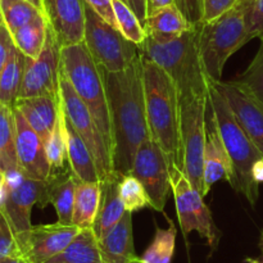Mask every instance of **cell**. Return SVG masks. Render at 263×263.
Returning a JSON list of instances; mask_svg holds the SVG:
<instances>
[{"mask_svg":"<svg viewBox=\"0 0 263 263\" xmlns=\"http://www.w3.org/2000/svg\"><path fill=\"white\" fill-rule=\"evenodd\" d=\"M102 71L112 127L113 171L131 174L139 146L149 136L143 82V55L118 72Z\"/></svg>","mask_w":263,"mask_h":263,"instance_id":"6da1fadb","label":"cell"},{"mask_svg":"<svg viewBox=\"0 0 263 263\" xmlns=\"http://www.w3.org/2000/svg\"><path fill=\"white\" fill-rule=\"evenodd\" d=\"M143 82L149 135L166 153L170 163L181 164L180 95L162 67L143 57Z\"/></svg>","mask_w":263,"mask_h":263,"instance_id":"7a4b0ae2","label":"cell"},{"mask_svg":"<svg viewBox=\"0 0 263 263\" xmlns=\"http://www.w3.org/2000/svg\"><path fill=\"white\" fill-rule=\"evenodd\" d=\"M210 108L225 148L233 164L234 180L231 186L240 193L252 205L258 200V186L252 176L253 164L262 158V153L239 125L225 95L210 80Z\"/></svg>","mask_w":263,"mask_h":263,"instance_id":"3957f363","label":"cell"},{"mask_svg":"<svg viewBox=\"0 0 263 263\" xmlns=\"http://www.w3.org/2000/svg\"><path fill=\"white\" fill-rule=\"evenodd\" d=\"M199 27H192L170 43L159 44L145 37L139 45L144 58L153 61L171 76L179 95L210 91V77L200 55Z\"/></svg>","mask_w":263,"mask_h":263,"instance_id":"277c9868","label":"cell"},{"mask_svg":"<svg viewBox=\"0 0 263 263\" xmlns=\"http://www.w3.org/2000/svg\"><path fill=\"white\" fill-rule=\"evenodd\" d=\"M61 72L86 104L112 154V127L104 80L100 67L95 63L84 41L62 46Z\"/></svg>","mask_w":263,"mask_h":263,"instance_id":"5b68a950","label":"cell"},{"mask_svg":"<svg viewBox=\"0 0 263 263\" xmlns=\"http://www.w3.org/2000/svg\"><path fill=\"white\" fill-rule=\"evenodd\" d=\"M249 0H239L231 9L199 27V49L205 72L212 81H220L223 67L252 35L248 26Z\"/></svg>","mask_w":263,"mask_h":263,"instance_id":"8992f818","label":"cell"},{"mask_svg":"<svg viewBox=\"0 0 263 263\" xmlns=\"http://www.w3.org/2000/svg\"><path fill=\"white\" fill-rule=\"evenodd\" d=\"M208 105L210 91L180 95V168L203 197H205L203 157L207 139L205 115Z\"/></svg>","mask_w":263,"mask_h":263,"instance_id":"52a82bcc","label":"cell"},{"mask_svg":"<svg viewBox=\"0 0 263 263\" xmlns=\"http://www.w3.org/2000/svg\"><path fill=\"white\" fill-rule=\"evenodd\" d=\"M84 43L95 63L107 71L125 69L140 53L139 45L127 40L120 30L105 22L85 2Z\"/></svg>","mask_w":263,"mask_h":263,"instance_id":"ba28073f","label":"cell"},{"mask_svg":"<svg viewBox=\"0 0 263 263\" xmlns=\"http://www.w3.org/2000/svg\"><path fill=\"white\" fill-rule=\"evenodd\" d=\"M171 190L176 202L177 217L185 236L197 231L215 251L221 239V231L212 217L203 195L190 184L189 179L177 164L171 166Z\"/></svg>","mask_w":263,"mask_h":263,"instance_id":"9c48e42d","label":"cell"},{"mask_svg":"<svg viewBox=\"0 0 263 263\" xmlns=\"http://www.w3.org/2000/svg\"><path fill=\"white\" fill-rule=\"evenodd\" d=\"M61 107L66 113L71 125L77 131L82 140L86 143L90 153L94 157L97 163L98 174L100 181H104L113 175L112 154L92 118L91 113L87 109L86 104L77 95L71 82L61 72Z\"/></svg>","mask_w":263,"mask_h":263,"instance_id":"30bf717a","label":"cell"},{"mask_svg":"<svg viewBox=\"0 0 263 263\" xmlns=\"http://www.w3.org/2000/svg\"><path fill=\"white\" fill-rule=\"evenodd\" d=\"M36 204L41 208L49 204L46 180L31 179L21 171L5 175L4 200L0 210L9 221L15 236L31 229V211Z\"/></svg>","mask_w":263,"mask_h":263,"instance_id":"8fae6325","label":"cell"},{"mask_svg":"<svg viewBox=\"0 0 263 263\" xmlns=\"http://www.w3.org/2000/svg\"><path fill=\"white\" fill-rule=\"evenodd\" d=\"M131 175L145 189L151 208L163 212L171 190V163L161 146L151 138L141 143L134 158Z\"/></svg>","mask_w":263,"mask_h":263,"instance_id":"7c38bea8","label":"cell"},{"mask_svg":"<svg viewBox=\"0 0 263 263\" xmlns=\"http://www.w3.org/2000/svg\"><path fill=\"white\" fill-rule=\"evenodd\" d=\"M61 45L48 26L45 45L36 59L26 57L18 99L35 97H51L61 102Z\"/></svg>","mask_w":263,"mask_h":263,"instance_id":"4fadbf2b","label":"cell"},{"mask_svg":"<svg viewBox=\"0 0 263 263\" xmlns=\"http://www.w3.org/2000/svg\"><path fill=\"white\" fill-rule=\"evenodd\" d=\"M81 229L58 222L31 226L17 236L23 256L32 263H48L61 254L76 238Z\"/></svg>","mask_w":263,"mask_h":263,"instance_id":"5bb4252c","label":"cell"},{"mask_svg":"<svg viewBox=\"0 0 263 263\" xmlns=\"http://www.w3.org/2000/svg\"><path fill=\"white\" fill-rule=\"evenodd\" d=\"M212 82L225 95L239 125L263 156V102L236 80Z\"/></svg>","mask_w":263,"mask_h":263,"instance_id":"9a60e30c","label":"cell"},{"mask_svg":"<svg viewBox=\"0 0 263 263\" xmlns=\"http://www.w3.org/2000/svg\"><path fill=\"white\" fill-rule=\"evenodd\" d=\"M41 10L61 48L84 41L85 0H41Z\"/></svg>","mask_w":263,"mask_h":263,"instance_id":"2e32d148","label":"cell"},{"mask_svg":"<svg viewBox=\"0 0 263 263\" xmlns=\"http://www.w3.org/2000/svg\"><path fill=\"white\" fill-rule=\"evenodd\" d=\"M15 120V148L20 171L35 180H48L51 167L46 156L45 144L28 125L22 113L13 107Z\"/></svg>","mask_w":263,"mask_h":263,"instance_id":"e0dca14e","label":"cell"},{"mask_svg":"<svg viewBox=\"0 0 263 263\" xmlns=\"http://www.w3.org/2000/svg\"><path fill=\"white\" fill-rule=\"evenodd\" d=\"M220 180H226L231 185L234 180V171L230 157L211 113V120L207 122V139L203 157V182L205 195Z\"/></svg>","mask_w":263,"mask_h":263,"instance_id":"ac0fdd59","label":"cell"},{"mask_svg":"<svg viewBox=\"0 0 263 263\" xmlns=\"http://www.w3.org/2000/svg\"><path fill=\"white\" fill-rule=\"evenodd\" d=\"M121 176L122 175L113 172L112 176L104 181H100L102 197H100L99 212L92 226V230L98 239L104 238L126 213L125 205L120 195Z\"/></svg>","mask_w":263,"mask_h":263,"instance_id":"d6986e66","label":"cell"},{"mask_svg":"<svg viewBox=\"0 0 263 263\" xmlns=\"http://www.w3.org/2000/svg\"><path fill=\"white\" fill-rule=\"evenodd\" d=\"M99 248L103 263H127L136 257L133 213L126 211L120 222L104 238L99 239Z\"/></svg>","mask_w":263,"mask_h":263,"instance_id":"ffe728a7","label":"cell"},{"mask_svg":"<svg viewBox=\"0 0 263 263\" xmlns=\"http://www.w3.org/2000/svg\"><path fill=\"white\" fill-rule=\"evenodd\" d=\"M192 27L194 26L187 22L176 4L167 5L156 10L146 17L144 23L146 37L159 44L170 43L180 37Z\"/></svg>","mask_w":263,"mask_h":263,"instance_id":"44dd1931","label":"cell"},{"mask_svg":"<svg viewBox=\"0 0 263 263\" xmlns=\"http://www.w3.org/2000/svg\"><path fill=\"white\" fill-rule=\"evenodd\" d=\"M77 180L71 168L51 172L46 180L48 203L53 204L58 221L64 225H72Z\"/></svg>","mask_w":263,"mask_h":263,"instance_id":"7402d4cb","label":"cell"},{"mask_svg":"<svg viewBox=\"0 0 263 263\" xmlns=\"http://www.w3.org/2000/svg\"><path fill=\"white\" fill-rule=\"evenodd\" d=\"M64 126H66L67 159H68L69 168L72 170L74 176L81 181H100L94 157L90 153L86 143L82 140L81 136L71 125L66 113H64Z\"/></svg>","mask_w":263,"mask_h":263,"instance_id":"603a6c76","label":"cell"},{"mask_svg":"<svg viewBox=\"0 0 263 263\" xmlns=\"http://www.w3.org/2000/svg\"><path fill=\"white\" fill-rule=\"evenodd\" d=\"M100 197V181L89 182L77 180L72 223L80 229H92L99 212Z\"/></svg>","mask_w":263,"mask_h":263,"instance_id":"cb8c5ba5","label":"cell"},{"mask_svg":"<svg viewBox=\"0 0 263 263\" xmlns=\"http://www.w3.org/2000/svg\"><path fill=\"white\" fill-rule=\"evenodd\" d=\"M48 263H103L99 239L92 229H81L71 244Z\"/></svg>","mask_w":263,"mask_h":263,"instance_id":"d4e9b609","label":"cell"},{"mask_svg":"<svg viewBox=\"0 0 263 263\" xmlns=\"http://www.w3.org/2000/svg\"><path fill=\"white\" fill-rule=\"evenodd\" d=\"M0 170L8 175L20 171L15 148V120L13 107L0 103Z\"/></svg>","mask_w":263,"mask_h":263,"instance_id":"484cf974","label":"cell"},{"mask_svg":"<svg viewBox=\"0 0 263 263\" xmlns=\"http://www.w3.org/2000/svg\"><path fill=\"white\" fill-rule=\"evenodd\" d=\"M25 68L26 55L13 45L7 64L0 74V103L8 107H14L22 85Z\"/></svg>","mask_w":263,"mask_h":263,"instance_id":"4316f807","label":"cell"},{"mask_svg":"<svg viewBox=\"0 0 263 263\" xmlns=\"http://www.w3.org/2000/svg\"><path fill=\"white\" fill-rule=\"evenodd\" d=\"M46 35L48 22L44 13L12 33L15 48L31 59H36L41 54L45 45Z\"/></svg>","mask_w":263,"mask_h":263,"instance_id":"83f0119b","label":"cell"},{"mask_svg":"<svg viewBox=\"0 0 263 263\" xmlns=\"http://www.w3.org/2000/svg\"><path fill=\"white\" fill-rule=\"evenodd\" d=\"M0 12L10 33L43 14V10L28 0H0Z\"/></svg>","mask_w":263,"mask_h":263,"instance_id":"f1b7e54d","label":"cell"},{"mask_svg":"<svg viewBox=\"0 0 263 263\" xmlns=\"http://www.w3.org/2000/svg\"><path fill=\"white\" fill-rule=\"evenodd\" d=\"M176 244V228L170 222L167 229L157 228L156 235L151 246L144 252V263H171Z\"/></svg>","mask_w":263,"mask_h":263,"instance_id":"f546056e","label":"cell"},{"mask_svg":"<svg viewBox=\"0 0 263 263\" xmlns=\"http://www.w3.org/2000/svg\"><path fill=\"white\" fill-rule=\"evenodd\" d=\"M46 156L50 163L51 172H58L64 170L67 159V138L66 126H64V113L62 107L59 108V116L55 126L50 134L48 143L45 144Z\"/></svg>","mask_w":263,"mask_h":263,"instance_id":"4dcf8cb0","label":"cell"},{"mask_svg":"<svg viewBox=\"0 0 263 263\" xmlns=\"http://www.w3.org/2000/svg\"><path fill=\"white\" fill-rule=\"evenodd\" d=\"M112 2L116 18H117L118 30L121 31V33L136 45L143 44V41L146 37V33L138 15L133 12V9L123 0H112Z\"/></svg>","mask_w":263,"mask_h":263,"instance_id":"1f68e13d","label":"cell"},{"mask_svg":"<svg viewBox=\"0 0 263 263\" xmlns=\"http://www.w3.org/2000/svg\"><path fill=\"white\" fill-rule=\"evenodd\" d=\"M120 195L127 212L151 208V200L141 182L134 175H122L120 180Z\"/></svg>","mask_w":263,"mask_h":263,"instance_id":"d6a6232c","label":"cell"},{"mask_svg":"<svg viewBox=\"0 0 263 263\" xmlns=\"http://www.w3.org/2000/svg\"><path fill=\"white\" fill-rule=\"evenodd\" d=\"M236 81L240 82L252 94L263 102V39H261L259 49L253 61L243 73L239 74Z\"/></svg>","mask_w":263,"mask_h":263,"instance_id":"836d02e7","label":"cell"},{"mask_svg":"<svg viewBox=\"0 0 263 263\" xmlns=\"http://www.w3.org/2000/svg\"><path fill=\"white\" fill-rule=\"evenodd\" d=\"M30 103L31 107L36 110L39 116L44 120L49 130L53 131L57 120L59 116V108L61 102L55 100L51 97H35V98H23Z\"/></svg>","mask_w":263,"mask_h":263,"instance_id":"e575fe53","label":"cell"},{"mask_svg":"<svg viewBox=\"0 0 263 263\" xmlns=\"http://www.w3.org/2000/svg\"><path fill=\"white\" fill-rule=\"evenodd\" d=\"M18 254H22V252L18 246L17 236L4 212L0 210V259Z\"/></svg>","mask_w":263,"mask_h":263,"instance_id":"d590c367","label":"cell"},{"mask_svg":"<svg viewBox=\"0 0 263 263\" xmlns=\"http://www.w3.org/2000/svg\"><path fill=\"white\" fill-rule=\"evenodd\" d=\"M14 108H17V109L22 113L23 117H25L26 121L28 122V125L36 131V134L40 136V139L44 141V144L48 143L51 131L49 130V127L46 126V123L44 122L43 118H41L40 116L36 113V110L31 107L30 103L26 99H17Z\"/></svg>","mask_w":263,"mask_h":263,"instance_id":"8d00e7d4","label":"cell"},{"mask_svg":"<svg viewBox=\"0 0 263 263\" xmlns=\"http://www.w3.org/2000/svg\"><path fill=\"white\" fill-rule=\"evenodd\" d=\"M187 22L194 27L203 25V0H175Z\"/></svg>","mask_w":263,"mask_h":263,"instance_id":"74e56055","label":"cell"},{"mask_svg":"<svg viewBox=\"0 0 263 263\" xmlns=\"http://www.w3.org/2000/svg\"><path fill=\"white\" fill-rule=\"evenodd\" d=\"M248 26L253 39H263V0H249Z\"/></svg>","mask_w":263,"mask_h":263,"instance_id":"f35d334b","label":"cell"},{"mask_svg":"<svg viewBox=\"0 0 263 263\" xmlns=\"http://www.w3.org/2000/svg\"><path fill=\"white\" fill-rule=\"evenodd\" d=\"M239 0H203V23L213 21L231 9Z\"/></svg>","mask_w":263,"mask_h":263,"instance_id":"ab89813d","label":"cell"},{"mask_svg":"<svg viewBox=\"0 0 263 263\" xmlns=\"http://www.w3.org/2000/svg\"><path fill=\"white\" fill-rule=\"evenodd\" d=\"M90 7L92 8L95 13L110 26L116 27L118 30L117 26V18H116L115 8H113L112 0H85Z\"/></svg>","mask_w":263,"mask_h":263,"instance_id":"60d3db41","label":"cell"},{"mask_svg":"<svg viewBox=\"0 0 263 263\" xmlns=\"http://www.w3.org/2000/svg\"><path fill=\"white\" fill-rule=\"evenodd\" d=\"M13 45H14V41H13L9 28L7 27L4 21H0V74L7 64Z\"/></svg>","mask_w":263,"mask_h":263,"instance_id":"b9f144b4","label":"cell"},{"mask_svg":"<svg viewBox=\"0 0 263 263\" xmlns=\"http://www.w3.org/2000/svg\"><path fill=\"white\" fill-rule=\"evenodd\" d=\"M123 2L133 9V12L138 15L144 26L146 15H148V0H123Z\"/></svg>","mask_w":263,"mask_h":263,"instance_id":"7bdbcfd3","label":"cell"},{"mask_svg":"<svg viewBox=\"0 0 263 263\" xmlns=\"http://www.w3.org/2000/svg\"><path fill=\"white\" fill-rule=\"evenodd\" d=\"M175 4V0H148V15L167 5ZM146 15V17H148Z\"/></svg>","mask_w":263,"mask_h":263,"instance_id":"ee69618b","label":"cell"},{"mask_svg":"<svg viewBox=\"0 0 263 263\" xmlns=\"http://www.w3.org/2000/svg\"><path fill=\"white\" fill-rule=\"evenodd\" d=\"M252 176H253V180L258 185L263 182V157L262 158H259L258 161L253 164V168H252Z\"/></svg>","mask_w":263,"mask_h":263,"instance_id":"f6af8a7d","label":"cell"},{"mask_svg":"<svg viewBox=\"0 0 263 263\" xmlns=\"http://www.w3.org/2000/svg\"><path fill=\"white\" fill-rule=\"evenodd\" d=\"M0 263H32L28 261L23 254H18V256L7 257V258L0 259Z\"/></svg>","mask_w":263,"mask_h":263,"instance_id":"bcb514c9","label":"cell"},{"mask_svg":"<svg viewBox=\"0 0 263 263\" xmlns=\"http://www.w3.org/2000/svg\"><path fill=\"white\" fill-rule=\"evenodd\" d=\"M4 186H5V175L0 170V208L3 205V200H4Z\"/></svg>","mask_w":263,"mask_h":263,"instance_id":"7dc6e473","label":"cell"},{"mask_svg":"<svg viewBox=\"0 0 263 263\" xmlns=\"http://www.w3.org/2000/svg\"><path fill=\"white\" fill-rule=\"evenodd\" d=\"M246 263H263V256L261 258H247Z\"/></svg>","mask_w":263,"mask_h":263,"instance_id":"c3c4849f","label":"cell"},{"mask_svg":"<svg viewBox=\"0 0 263 263\" xmlns=\"http://www.w3.org/2000/svg\"><path fill=\"white\" fill-rule=\"evenodd\" d=\"M127 263H144V262H143V259L140 258V257L136 256V257H134L133 259H130V261H128Z\"/></svg>","mask_w":263,"mask_h":263,"instance_id":"681fc988","label":"cell"},{"mask_svg":"<svg viewBox=\"0 0 263 263\" xmlns=\"http://www.w3.org/2000/svg\"><path fill=\"white\" fill-rule=\"evenodd\" d=\"M30 3H32V4H35L36 7H39L41 9V0H28Z\"/></svg>","mask_w":263,"mask_h":263,"instance_id":"f907efd6","label":"cell"},{"mask_svg":"<svg viewBox=\"0 0 263 263\" xmlns=\"http://www.w3.org/2000/svg\"><path fill=\"white\" fill-rule=\"evenodd\" d=\"M259 246H261V251H262V256H263V231H262V235H261V244H259Z\"/></svg>","mask_w":263,"mask_h":263,"instance_id":"816d5d0a","label":"cell"},{"mask_svg":"<svg viewBox=\"0 0 263 263\" xmlns=\"http://www.w3.org/2000/svg\"><path fill=\"white\" fill-rule=\"evenodd\" d=\"M0 21H3V17H2V12H0Z\"/></svg>","mask_w":263,"mask_h":263,"instance_id":"f5cc1de1","label":"cell"}]
</instances>
